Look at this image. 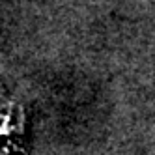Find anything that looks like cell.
Returning a JSON list of instances; mask_svg holds the SVG:
<instances>
[{
  "instance_id": "1",
  "label": "cell",
  "mask_w": 155,
  "mask_h": 155,
  "mask_svg": "<svg viewBox=\"0 0 155 155\" xmlns=\"http://www.w3.org/2000/svg\"><path fill=\"white\" fill-rule=\"evenodd\" d=\"M0 155H26V112L13 99H0Z\"/></svg>"
}]
</instances>
